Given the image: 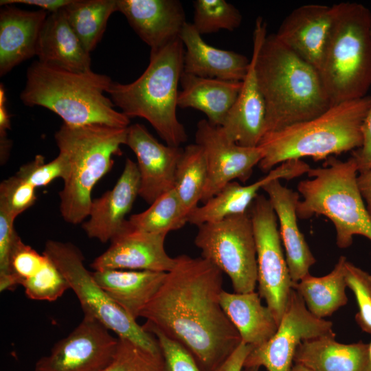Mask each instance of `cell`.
Instances as JSON below:
<instances>
[{
  "mask_svg": "<svg viewBox=\"0 0 371 371\" xmlns=\"http://www.w3.org/2000/svg\"><path fill=\"white\" fill-rule=\"evenodd\" d=\"M223 282L208 260L179 255L139 315L185 347L202 371H219L242 341L221 305Z\"/></svg>",
  "mask_w": 371,
  "mask_h": 371,
  "instance_id": "cell-1",
  "label": "cell"
},
{
  "mask_svg": "<svg viewBox=\"0 0 371 371\" xmlns=\"http://www.w3.org/2000/svg\"><path fill=\"white\" fill-rule=\"evenodd\" d=\"M266 117L265 134L314 118L331 106L318 71L267 34L259 16L253 33V53Z\"/></svg>",
  "mask_w": 371,
  "mask_h": 371,
  "instance_id": "cell-2",
  "label": "cell"
},
{
  "mask_svg": "<svg viewBox=\"0 0 371 371\" xmlns=\"http://www.w3.org/2000/svg\"><path fill=\"white\" fill-rule=\"evenodd\" d=\"M113 81L93 71L77 72L34 61L27 71L20 98L27 106H41L70 126L92 124L126 128L130 118L115 109L105 95Z\"/></svg>",
  "mask_w": 371,
  "mask_h": 371,
  "instance_id": "cell-3",
  "label": "cell"
},
{
  "mask_svg": "<svg viewBox=\"0 0 371 371\" xmlns=\"http://www.w3.org/2000/svg\"><path fill=\"white\" fill-rule=\"evenodd\" d=\"M370 106L371 95L343 102L314 118L265 134L258 144L263 151L259 168L269 172L286 161H318L359 148Z\"/></svg>",
  "mask_w": 371,
  "mask_h": 371,
  "instance_id": "cell-4",
  "label": "cell"
},
{
  "mask_svg": "<svg viewBox=\"0 0 371 371\" xmlns=\"http://www.w3.org/2000/svg\"><path fill=\"white\" fill-rule=\"evenodd\" d=\"M183 55L180 38L151 49L149 64L137 79L128 84L112 82L106 91L122 113L145 119L167 145L177 147L188 139L177 116Z\"/></svg>",
  "mask_w": 371,
  "mask_h": 371,
  "instance_id": "cell-5",
  "label": "cell"
},
{
  "mask_svg": "<svg viewBox=\"0 0 371 371\" xmlns=\"http://www.w3.org/2000/svg\"><path fill=\"white\" fill-rule=\"evenodd\" d=\"M128 127L92 124H63L54 137L59 154L66 159L67 173L59 192L60 211L68 223L77 225L88 217L93 187L121 154Z\"/></svg>",
  "mask_w": 371,
  "mask_h": 371,
  "instance_id": "cell-6",
  "label": "cell"
},
{
  "mask_svg": "<svg viewBox=\"0 0 371 371\" xmlns=\"http://www.w3.org/2000/svg\"><path fill=\"white\" fill-rule=\"evenodd\" d=\"M318 72L331 106L367 95L371 87V12L361 3L333 5Z\"/></svg>",
  "mask_w": 371,
  "mask_h": 371,
  "instance_id": "cell-7",
  "label": "cell"
},
{
  "mask_svg": "<svg viewBox=\"0 0 371 371\" xmlns=\"http://www.w3.org/2000/svg\"><path fill=\"white\" fill-rule=\"evenodd\" d=\"M357 173L352 157L341 161L330 156L322 167L311 168L310 179L297 185L303 198L297 205V217L326 216L335 226L336 243L341 249L350 247L356 235L371 241V218L357 186Z\"/></svg>",
  "mask_w": 371,
  "mask_h": 371,
  "instance_id": "cell-8",
  "label": "cell"
},
{
  "mask_svg": "<svg viewBox=\"0 0 371 371\" xmlns=\"http://www.w3.org/2000/svg\"><path fill=\"white\" fill-rule=\"evenodd\" d=\"M56 265L78 297L85 315L91 316L118 337L153 352H161L155 337L116 304L84 265L80 250L71 243L48 240L43 252Z\"/></svg>",
  "mask_w": 371,
  "mask_h": 371,
  "instance_id": "cell-9",
  "label": "cell"
},
{
  "mask_svg": "<svg viewBox=\"0 0 371 371\" xmlns=\"http://www.w3.org/2000/svg\"><path fill=\"white\" fill-rule=\"evenodd\" d=\"M194 244L201 250L202 258L227 275L234 292L255 291L256 247L248 212L199 226Z\"/></svg>",
  "mask_w": 371,
  "mask_h": 371,
  "instance_id": "cell-10",
  "label": "cell"
},
{
  "mask_svg": "<svg viewBox=\"0 0 371 371\" xmlns=\"http://www.w3.org/2000/svg\"><path fill=\"white\" fill-rule=\"evenodd\" d=\"M249 214L256 247L258 293L279 325L293 282L283 253L277 216L268 198L262 194L251 203Z\"/></svg>",
  "mask_w": 371,
  "mask_h": 371,
  "instance_id": "cell-11",
  "label": "cell"
},
{
  "mask_svg": "<svg viewBox=\"0 0 371 371\" xmlns=\"http://www.w3.org/2000/svg\"><path fill=\"white\" fill-rule=\"evenodd\" d=\"M326 335H335L333 323L314 316L293 289L276 333L250 351L244 367L263 366L267 371H290L297 346L305 340Z\"/></svg>",
  "mask_w": 371,
  "mask_h": 371,
  "instance_id": "cell-12",
  "label": "cell"
},
{
  "mask_svg": "<svg viewBox=\"0 0 371 371\" xmlns=\"http://www.w3.org/2000/svg\"><path fill=\"white\" fill-rule=\"evenodd\" d=\"M96 319L85 315L49 355L36 363V371H103L115 353L118 337Z\"/></svg>",
  "mask_w": 371,
  "mask_h": 371,
  "instance_id": "cell-13",
  "label": "cell"
},
{
  "mask_svg": "<svg viewBox=\"0 0 371 371\" xmlns=\"http://www.w3.org/2000/svg\"><path fill=\"white\" fill-rule=\"evenodd\" d=\"M195 143L203 150L207 178L201 202L205 203L226 184L239 179L245 182L255 166L263 157L260 146L245 147L229 139L221 126L200 120L196 125Z\"/></svg>",
  "mask_w": 371,
  "mask_h": 371,
  "instance_id": "cell-14",
  "label": "cell"
},
{
  "mask_svg": "<svg viewBox=\"0 0 371 371\" xmlns=\"http://www.w3.org/2000/svg\"><path fill=\"white\" fill-rule=\"evenodd\" d=\"M125 145L137 157L139 196L147 203L150 205L174 188L177 166L183 148L160 143L138 123L128 127Z\"/></svg>",
  "mask_w": 371,
  "mask_h": 371,
  "instance_id": "cell-15",
  "label": "cell"
},
{
  "mask_svg": "<svg viewBox=\"0 0 371 371\" xmlns=\"http://www.w3.org/2000/svg\"><path fill=\"white\" fill-rule=\"evenodd\" d=\"M166 236L135 229L126 221L121 231L111 240L109 247L90 266L94 271L120 269L168 273L174 267L175 258L166 251Z\"/></svg>",
  "mask_w": 371,
  "mask_h": 371,
  "instance_id": "cell-16",
  "label": "cell"
},
{
  "mask_svg": "<svg viewBox=\"0 0 371 371\" xmlns=\"http://www.w3.org/2000/svg\"><path fill=\"white\" fill-rule=\"evenodd\" d=\"M333 5L307 4L294 9L282 22L277 38L317 71L330 32Z\"/></svg>",
  "mask_w": 371,
  "mask_h": 371,
  "instance_id": "cell-17",
  "label": "cell"
},
{
  "mask_svg": "<svg viewBox=\"0 0 371 371\" xmlns=\"http://www.w3.org/2000/svg\"><path fill=\"white\" fill-rule=\"evenodd\" d=\"M308 164L302 159H292L280 164L267 175L249 184L241 185L237 181L226 184L216 194L195 208L188 216V223L197 227L247 212L259 190L273 180H290L307 173Z\"/></svg>",
  "mask_w": 371,
  "mask_h": 371,
  "instance_id": "cell-18",
  "label": "cell"
},
{
  "mask_svg": "<svg viewBox=\"0 0 371 371\" xmlns=\"http://www.w3.org/2000/svg\"><path fill=\"white\" fill-rule=\"evenodd\" d=\"M139 175L137 163L127 158L114 187L92 200L89 219L82 225L88 237L106 243L121 231L139 196Z\"/></svg>",
  "mask_w": 371,
  "mask_h": 371,
  "instance_id": "cell-19",
  "label": "cell"
},
{
  "mask_svg": "<svg viewBox=\"0 0 371 371\" xmlns=\"http://www.w3.org/2000/svg\"><path fill=\"white\" fill-rule=\"evenodd\" d=\"M117 11L151 49L179 38L186 23L183 6L177 0H116Z\"/></svg>",
  "mask_w": 371,
  "mask_h": 371,
  "instance_id": "cell-20",
  "label": "cell"
},
{
  "mask_svg": "<svg viewBox=\"0 0 371 371\" xmlns=\"http://www.w3.org/2000/svg\"><path fill=\"white\" fill-rule=\"evenodd\" d=\"M262 190L279 221V233L291 280L297 282L309 274L310 267L316 262L297 222L300 195L282 186L280 180L269 182Z\"/></svg>",
  "mask_w": 371,
  "mask_h": 371,
  "instance_id": "cell-21",
  "label": "cell"
},
{
  "mask_svg": "<svg viewBox=\"0 0 371 371\" xmlns=\"http://www.w3.org/2000/svg\"><path fill=\"white\" fill-rule=\"evenodd\" d=\"M184 49L183 72L203 78L243 81L250 65L245 56L206 43L192 23L184 25L180 34Z\"/></svg>",
  "mask_w": 371,
  "mask_h": 371,
  "instance_id": "cell-22",
  "label": "cell"
},
{
  "mask_svg": "<svg viewBox=\"0 0 371 371\" xmlns=\"http://www.w3.org/2000/svg\"><path fill=\"white\" fill-rule=\"evenodd\" d=\"M49 12L9 5L0 10V76L36 55L41 30Z\"/></svg>",
  "mask_w": 371,
  "mask_h": 371,
  "instance_id": "cell-23",
  "label": "cell"
},
{
  "mask_svg": "<svg viewBox=\"0 0 371 371\" xmlns=\"http://www.w3.org/2000/svg\"><path fill=\"white\" fill-rule=\"evenodd\" d=\"M265 102L251 56L238 97L221 127L226 136L237 144L256 147L265 134Z\"/></svg>",
  "mask_w": 371,
  "mask_h": 371,
  "instance_id": "cell-24",
  "label": "cell"
},
{
  "mask_svg": "<svg viewBox=\"0 0 371 371\" xmlns=\"http://www.w3.org/2000/svg\"><path fill=\"white\" fill-rule=\"evenodd\" d=\"M38 61L72 71L87 72L91 60L69 24L64 8L49 13L41 30L36 54Z\"/></svg>",
  "mask_w": 371,
  "mask_h": 371,
  "instance_id": "cell-25",
  "label": "cell"
},
{
  "mask_svg": "<svg viewBox=\"0 0 371 371\" xmlns=\"http://www.w3.org/2000/svg\"><path fill=\"white\" fill-rule=\"evenodd\" d=\"M335 335L318 337L302 341L293 361L311 371H371L368 344L337 342Z\"/></svg>",
  "mask_w": 371,
  "mask_h": 371,
  "instance_id": "cell-26",
  "label": "cell"
},
{
  "mask_svg": "<svg viewBox=\"0 0 371 371\" xmlns=\"http://www.w3.org/2000/svg\"><path fill=\"white\" fill-rule=\"evenodd\" d=\"M180 85L178 107L199 110L210 124L221 126L238 97L242 81L203 78L183 72Z\"/></svg>",
  "mask_w": 371,
  "mask_h": 371,
  "instance_id": "cell-27",
  "label": "cell"
},
{
  "mask_svg": "<svg viewBox=\"0 0 371 371\" xmlns=\"http://www.w3.org/2000/svg\"><path fill=\"white\" fill-rule=\"evenodd\" d=\"M167 273L108 269L92 275L106 293L136 319L162 284Z\"/></svg>",
  "mask_w": 371,
  "mask_h": 371,
  "instance_id": "cell-28",
  "label": "cell"
},
{
  "mask_svg": "<svg viewBox=\"0 0 371 371\" xmlns=\"http://www.w3.org/2000/svg\"><path fill=\"white\" fill-rule=\"evenodd\" d=\"M220 302L242 341L253 348L262 345L276 333L278 324L271 311L262 304L258 292L240 293L223 290Z\"/></svg>",
  "mask_w": 371,
  "mask_h": 371,
  "instance_id": "cell-29",
  "label": "cell"
},
{
  "mask_svg": "<svg viewBox=\"0 0 371 371\" xmlns=\"http://www.w3.org/2000/svg\"><path fill=\"white\" fill-rule=\"evenodd\" d=\"M345 256H340L334 269L322 277L310 273L292 288L302 297L308 310L315 317L324 319L346 305L348 297L345 280Z\"/></svg>",
  "mask_w": 371,
  "mask_h": 371,
  "instance_id": "cell-30",
  "label": "cell"
},
{
  "mask_svg": "<svg viewBox=\"0 0 371 371\" xmlns=\"http://www.w3.org/2000/svg\"><path fill=\"white\" fill-rule=\"evenodd\" d=\"M69 24L85 49L91 53L101 40L116 0H71L64 8Z\"/></svg>",
  "mask_w": 371,
  "mask_h": 371,
  "instance_id": "cell-31",
  "label": "cell"
},
{
  "mask_svg": "<svg viewBox=\"0 0 371 371\" xmlns=\"http://www.w3.org/2000/svg\"><path fill=\"white\" fill-rule=\"evenodd\" d=\"M207 178L203 148L196 143L188 145L177 164L174 186L188 216L201 202Z\"/></svg>",
  "mask_w": 371,
  "mask_h": 371,
  "instance_id": "cell-32",
  "label": "cell"
},
{
  "mask_svg": "<svg viewBox=\"0 0 371 371\" xmlns=\"http://www.w3.org/2000/svg\"><path fill=\"white\" fill-rule=\"evenodd\" d=\"M126 222L139 231L167 235L183 227L188 223V214L173 188L158 197L146 210L131 215Z\"/></svg>",
  "mask_w": 371,
  "mask_h": 371,
  "instance_id": "cell-33",
  "label": "cell"
},
{
  "mask_svg": "<svg viewBox=\"0 0 371 371\" xmlns=\"http://www.w3.org/2000/svg\"><path fill=\"white\" fill-rule=\"evenodd\" d=\"M194 5V27L201 34L221 30L234 31L242 22L239 10L225 0H196Z\"/></svg>",
  "mask_w": 371,
  "mask_h": 371,
  "instance_id": "cell-34",
  "label": "cell"
},
{
  "mask_svg": "<svg viewBox=\"0 0 371 371\" xmlns=\"http://www.w3.org/2000/svg\"><path fill=\"white\" fill-rule=\"evenodd\" d=\"M103 371H165V366L161 352H150L126 339L118 337L114 357Z\"/></svg>",
  "mask_w": 371,
  "mask_h": 371,
  "instance_id": "cell-35",
  "label": "cell"
},
{
  "mask_svg": "<svg viewBox=\"0 0 371 371\" xmlns=\"http://www.w3.org/2000/svg\"><path fill=\"white\" fill-rule=\"evenodd\" d=\"M21 286L30 299L49 302L56 300L70 289L65 277L47 256L41 269Z\"/></svg>",
  "mask_w": 371,
  "mask_h": 371,
  "instance_id": "cell-36",
  "label": "cell"
},
{
  "mask_svg": "<svg viewBox=\"0 0 371 371\" xmlns=\"http://www.w3.org/2000/svg\"><path fill=\"white\" fill-rule=\"evenodd\" d=\"M345 280L357 300L356 322L363 331L371 334V275L346 260Z\"/></svg>",
  "mask_w": 371,
  "mask_h": 371,
  "instance_id": "cell-37",
  "label": "cell"
},
{
  "mask_svg": "<svg viewBox=\"0 0 371 371\" xmlns=\"http://www.w3.org/2000/svg\"><path fill=\"white\" fill-rule=\"evenodd\" d=\"M47 256L40 254L19 236L13 247L9 264L7 291H13L18 285L34 276L43 266Z\"/></svg>",
  "mask_w": 371,
  "mask_h": 371,
  "instance_id": "cell-38",
  "label": "cell"
},
{
  "mask_svg": "<svg viewBox=\"0 0 371 371\" xmlns=\"http://www.w3.org/2000/svg\"><path fill=\"white\" fill-rule=\"evenodd\" d=\"M36 201V188L16 174L0 184V210L16 218Z\"/></svg>",
  "mask_w": 371,
  "mask_h": 371,
  "instance_id": "cell-39",
  "label": "cell"
},
{
  "mask_svg": "<svg viewBox=\"0 0 371 371\" xmlns=\"http://www.w3.org/2000/svg\"><path fill=\"white\" fill-rule=\"evenodd\" d=\"M67 173L66 159L58 154L47 163L43 155H38L32 161L21 166L16 175L36 188L47 186L58 178L64 180Z\"/></svg>",
  "mask_w": 371,
  "mask_h": 371,
  "instance_id": "cell-40",
  "label": "cell"
},
{
  "mask_svg": "<svg viewBox=\"0 0 371 371\" xmlns=\"http://www.w3.org/2000/svg\"><path fill=\"white\" fill-rule=\"evenodd\" d=\"M143 328L158 341L164 359L165 371H202L191 353L179 342L168 337L147 323Z\"/></svg>",
  "mask_w": 371,
  "mask_h": 371,
  "instance_id": "cell-41",
  "label": "cell"
},
{
  "mask_svg": "<svg viewBox=\"0 0 371 371\" xmlns=\"http://www.w3.org/2000/svg\"><path fill=\"white\" fill-rule=\"evenodd\" d=\"M15 218L0 210V291H7L9 264L14 243L19 236L14 229Z\"/></svg>",
  "mask_w": 371,
  "mask_h": 371,
  "instance_id": "cell-42",
  "label": "cell"
},
{
  "mask_svg": "<svg viewBox=\"0 0 371 371\" xmlns=\"http://www.w3.org/2000/svg\"><path fill=\"white\" fill-rule=\"evenodd\" d=\"M362 146L352 153L358 172L371 167V106L362 126Z\"/></svg>",
  "mask_w": 371,
  "mask_h": 371,
  "instance_id": "cell-43",
  "label": "cell"
},
{
  "mask_svg": "<svg viewBox=\"0 0 371 371\" xmlns=\"http://www.w3.org/2000/svg\"><path fill=\"white\" fill-rule=\"evenodd\" d=\"M252 349L251 346L241 341L222 365L219 371H241L244 368L245 359Z\"/></svg>",
  "mask_w": 371,
  "mask_h": 371,
  "instance_id": "cell-44",
  "label": "cell"
},
{
  "mask_svg": "<svg viewBox=\"0 0 371 371\" xmlns=\"http://www.w3.org/2000/svg\"><path fill=\"white\" fill-rule=\"evenodd\" d=\"M71 0H1V5L13 3H23L37 6L49 13H53L64 8L70 3Z\"/></svg>",
  "mask_w": 371,
  "mask_h": 371,
  "instance_id": "cell-45",
  "label": "cell"
},
{
  "mask_svg": "<svg viewBox=\"0 0 371 371\" xmlns=\"http://www.w3.org/2000/svg\"><path fill=\"white\" fill-rule=\"evenodd\" d=\"M357 183L362 198L366 201V207L371 218V167L359 172Z\"/></svg>",
  "mask_w": 371,
  "mask_h": 371,
  "instance_id": "cell-46",
  "label": "cell"
},
{
  "mask_svg": "<svg viewBox=\"0 0 371 371\" xmlns=\"http://www.w3.org/2000/svg\"><path fill=\"white\" fill-rule=\"evenodd\" d=\"M5 95L2 85L0 88V139L1 142H6V131L10 128V117L5 106Z\"/></svg>",
  "mask_w": 371,
  "mask_h": 371,
  "instance_id": "cell-47",
  "label": "cell"
},
{
  "mask_svg": "<svg viewBox=\"0 0 371 371\" xmlns=\"http://www.w3.org/2000/svg\"><path fill=\"white\" fill-rule=\"evenodd\" d=\"M290 371H311L304 366L294 363Z\"/></svg>",
  "mask_w": 371,
  "mask_h": 371,
  "instance_id": "cell-48",
  "label": "cell"
},
{
  "mask_svg": "<svg viewBox=\"0 0 371 371\" xmlns=\"http://www.w3.org/2000/svg\"><path fill=\"white\" fill-rule=\"evenodd\" d=\"M258 367H244L241 371H259Z\"/></svg>",
  "mask_w": 371,
  "mask_h": 371,
  "instance_id": "cell-49",
  "label": "cell"
},
{
  "mask_svg": "<svg viewBox=\"0 0 371 371\" xmlns=\"http://www.w3.org/2000/svg\"><path fill=\"white\" fill-rule=\"evenodd\" d=\"M368 355H369V359L371 363V341L370 344H368Z\"/></svg>",
  "mask_w": 371,
  "mask_h": 371,
  "instance_id": "cell-50",
  "label": "cell"
},
{
  "mask_svg": "<svg viewBox=\"0 0 371 371\" xmlns=\"http://www.w3.org/2000/svg\"><path fill=\"white\" fill-rule=\"evenodd\" d=\"M32 371H36V370H32Z\"/></svg>",
  "mask_w": 371,
  "mask_h": 371,
  "instance_id": "cell-51",
  "label": "cell"
}]
</instances>
